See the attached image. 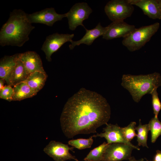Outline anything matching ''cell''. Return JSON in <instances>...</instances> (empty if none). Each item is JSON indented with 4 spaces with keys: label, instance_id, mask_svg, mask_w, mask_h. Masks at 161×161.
<instances>
[{
    "label": "cell",
    "instance_id": "cell-28",
    "mask_svg": "<svg viewBox=\"0 0 161 161\" xmlns=\"http://www.w3.org/2000/svg\"><path fill=\"white\" fill-rule=\"evenodd\" d=\"M5 81L3 79H0V91L4 87V84Z\"/></svg>",
    "mask_w": 161,
    "mask_h": 161
},
{
    "label": "cell",
    "instance_id": "cell-16",
    "mask_svg": "<svg viewBox=\"0 0 161 161\" xmlns=\"http://www.w3.org/2000/svg\"><path fill=\"white\" fill-rule=\"evenodd\" d=\"M20 53L11 56H5L0 61V78L10 85L9 79Z\"/></svg>",
    "mask_w": 161,
    "mask_h": 161
},
{
    "label": "cell",
    "instance_id": "cell-9",
    "mask_svg": "<svg viewBox=\"0 0 161 161\" xmlns=\"http://www.w3.org/2000/svg\"><path fill=\"white\" fill-rule=\"evenodd\" d=\"M106 126L103 128V132L97 133L91 137H104L107 140L108 144L120 143L130 145L134 149L140 150V148L133 145L128 141L124 136L122 129L117 124H107Z\"/></svg>",
    "mask_w": 161,
    "mask_h": 161
},
{
    "label": "cell",
    "instance_id": "cell-18",
    "mask_svg": "<svg viewBox=\"0 0 161 161\" xmlns=\"http://www.w3.org/2000/svg\"><path fill=\"white\" fill-rule=\"evenodd\" d=\"M47 77L46 72L36 71L30 74L24 81L37 93L44 86Z\"/></svg>",
    "mask_w": 161,
    "mask_h": 161
},
{
    "label": "cell",
    "instance_id": "cell-20",
    "mask_svg": "<svg viewBox=\"0 0 161 161\" xmlns=\"http://www.w3.org/2000/svg\"><path fill=\"white\" fill-rule=\"evenodd\" d=\"M135 130L137 131L136 137L138 145L148 148L147 144L148 134L150 131L148 124L142 125L140 119L139 125L135 127Z\"/></svg>",
    "mask_w": 161,
    "mask_h": 161
},
{
    "label": "cell",
    "instance_id": "cell-30",
    "mask_svg": "<svg viewBox=\"0 0 161 161\" xmlns=\"http://www.w3.org/2000/svg\"><path fill=\"white\" fill-rule=\"evenodd\" d=\"M157 1L161 12V0H157Z\"/></svg>",
    "mask_w": 161,
    "mask_h": 161
},
{
    "label": "cell",
    "instance_id": "cell-2",
    "mask_svg": "<svg viewBox=\"0 0 161 161\" xmlns=\"http://www.w3.org/2000/svg\"><path fill=\"white\" fill-rule=\"evenodd\" d=\"M27 13L21 9H14L1 27L0 45L21 47L28 41L31 32L35 28L29 21Z\"/></svg>",
    "mask_w": 161,
    "mask_h": 161
},
{
    "label": "cell",
    "instance_id": "cell-6",
    "mask_svg": "<svg viewBox=\"0 0 161 161\" xmlns=\"http://www.w3.org/2000/svg\"><path fill=\"white\" fill-rule=\"evenodd\" d=\"M92 11L91 8L86 2L75 4L66 13L69 29L74 30L79 25L83 26L85 29L86 28L83 24V21L88 18Z\"/></svg>",
    "mask_w": 161,
    "mask_h": 161
},
{
    "label": "cell",
    "instance_id": "cell-32",
    "mask_svg": "<svg viewBox=\"0 0 161 161\" xmlns=\"http://www.w3.org/2000/svg\"><path fill=\"white\" fill-rule=\"evenodd\" d=\"M146 161H148L147 160H146Z\"/></svg>",
    "mask_w": 161,
    "mask_h": 161
},
{
    "label": "cell",
    "instance_id": "cell-3",
    "mask_svg": "<svg viewBox=\"0 0 161 161\" xmlns=\"http://www.w3.org/2000/svg\"><path fill=\"white\" fill-rule=\"evenodd\" d=\"M121 80V86L129 91L136 103L139 102L144 95L151 94L161 86V76L156 72L145 75L124 74Z\"/></svg>",
    "mask_w": 161,
    "mask_h": 161
},
{
    "label": "cell",
    "instance_id": "cell-17",
    "mask_svg": "<svg viewBox=\"0 0 161 161\" xmlns=\"http://www.w3.org/2000/svg\"><path fill=\"white\" fill-rule=\"evenodd\" d=\"M29 75L20 59V53L10 78V85L14 86L21 82L24 81Z\"/></svg>",
    "mask_w": 161,
    "mask_h": 161
},
{
    "label": "cell",
    "instance_id": "cell-31",
    "mask_svg": "<svg viewBox=\"0 0 161 161\" xmlns=\"http://www.w3.org/2000/svg\"><path fill=\"white\" fill-rule=\"evenodd\" d=\"M78 161H79L78 160ZM83 161H89L83 160Z\"/></svg>",
    "mask_w": 161,
    "mask_h": 161
},
{
    "label": "cell",
    "instance_id": "cell-13",
    "mask_svg": "<svg viewBox=\"0 0 161 161\" xmlns=\"http://www.w3.org/2000/svg\"><path fill=\"white\" fill-rule=\"evenodd\" d=\"M20 58L29 74L36 71L45 72L41 59L35 52L27 51L20 53Z\"/></svg>",
    "mask_w": 161,
    "mask_h": 161
},
{
    "label": "cell",
    "instance_id": "cell-25",
    "mask_svg": "<svg viewBox=\"0 0 161 161\" xmlns=\"http://www.w3.org/2000/svg\"><path fill=\"white\" fill-rule=\"evenodd\" d=\"M150 94L152 96V105L154 117L158 118V114L161 109V103L158 97L157 89H154Z\"/></svg>",
    "mask_w": 161,
    "mask_h": 161
},
{
    "label": "cell",
    "instance_id": "cell-8",
    "mask_svg": "<svg viewBox=\"0 0 161 161\" xmlns=\"http://www.w3.org/2000/svg\"><path fill=\"white\" fill-rule=\"evenodd\" d=\"M74 147H69L60 142L54 140L50 141L44 148L43 151L47 155L55 161H66L73 160L75 161L78 160L69 152V151H73Z\"/></svg>",
    "mask_w": 161,
    "mask_h": 161
},
{
    "label": "cell",
    "instance_id": "cell-23",
    "mask_svg": "<svg viewBox=\"0 0 161 161\" xmlns=\"http://www.w3.org/2000/svg\"><path fill=\"white\" fill-rule=\"evenodd\" d=\"M93 142V138L90 137L87 139L80 138L70 140L68 142V144L78 149L82 150L90 148Z\"/></svg>",
    "mask_w": 161,
    "mask_h": 161
},
{
    "label": "cell",
    "instance_id": "cell-7",
    "mask_svg": "<svg viewBox=\"0 0 161 161\" xmlns=\"http://www.w3.org/2000/svg\"><path fill=\"white\" fill-rule=\"evenodd\" d=\"M74 34H63L55 33L49 35L46 38L41 49L45 53L46 58L49 62L52 61L51 56L61 46L67 42H71Z\"/></svg>",
    "mask_w": 161,
    "mask_h": 161
},
{
    "label": "cell",
    "instance_id": "cell-29",
    "mask_svg": "<svg viewBox=\"0 0 161 161\" xmlns=\"http://www.w3.org/2000/svg\"><path fill=\"white\" fill-rule=\"evenodd\" d=\"M129 161H144L143 158H142L139 160H136L134 157H132L129 160Z\"/></svg>",
    "mask_w": 161,
    "mask_h": 161
},
{
    "label": "cell",
    "instance_id": "cell-19",
    "mask_svg": "<svg viewBox=\"0 0 161 161\" xmlns=\"http://www.w3.org/2000/svg\"><path fill=\"white\" fill-rule=\"evenodd\" d=\"M13 89V101H20L32 97L37 94L24 81L14 86Z\"/></svg>",
    "mask_w": 161,
    "mask_h": 161
},
{
    "label": "cell",
    "instance_id": "cell-11",
    "mask_svg": "<svg viewBox=\"0 0 161 161\" xmlns=\"http://www.w3.org/2000/svg\"><path fill=\"white\" fill-rule=\"evenodd\" d=\"M27 16L31 24L40 23L52 26L56 22L66 17V14H58L54 8L51 7L46 8L31 14H27Z\"/></svg>",
    "mask_w": 161,
    "mask_h": 161
},
{
    "label": "cell",
    "instance_id": "cell-10",
    "mask_svg": "<svg viewBox=\"0 0 161 161\" xmlns=\"http://www.w3.org/2000/svg\"><path fill=\"white\" fill-rule=\"evenodd\" d=\"M134 148L128 145L120 143L109 144L102 161H122L129 160Z\"/></svg>",
    "mask_w": 161,
    "mask_h": 161
},
{
    "label": "cell",
    "instance_id": "cell-14",
    "mask_svg": "<svg viewBox=\"0 0 161 161\" xmlns=\"http://www.w3.org/2000/svg\"><path fill=\"white\" fill-rule=\"evenodd\" d=\"M132 5L139 7L149 18L161 19V12L157 0H128Z\"/></svg>",
    "mask_w": 161,
    "mask_h": 161
},
{
    "label": "cell",
    "instance_id": "cell-4",
    "mask_svg": "<svg viewBox=\"0 0 161 161\" xmlns=\"http://www.w3.org/2000/svg\"><path fill=\"white\" fill-rule=\"evenodd\" d=\"M160 24H153L135 28L123 38L122 43L130 52L139 50L151 39L159 29Z\"/></svg>",
    "mask_w": 161,
    "mask_h": 161
},
{
    "label": "cell",
    "instance_id": "cell-12",
    "mask_svg": "<svg viewBox=\"0 0 161 161\" xmlns=\"http://www.w3.org/2000/svg\"><path fill=\"white\" fill-rule=\"evenodd\" d=\"M107 27V30L103 38L107 40L127 36L135 28L134 25L128 24L124 21L112 22Z\"/></svg>",
    "mask_w": 161,
    "mask_h": 161
},
{
    "label": "cell",
    "instance_id": "cell-21",
    "mask_svg": "<svg viewBox=\"0 0 161 161\" xmlns=\"http://www.w3.org/2000/svg\"><path fill=\"white\" fill-rule=\"evenodd\" d=\"M109 144L104 142L92 150L84 159L89 161H102L104 154Z\"/></svg>",
    "mask_w": 161,
    "mask_h": 161
},
{
    "label": "cell",
    "instance_id": "cell-5",
    "mask_svg": "<svg viewBox=\"0 0 161 161\" xmlns=\"http://www.w3.org/2000/svg\"><path fill=\"white\" fill-rule=\"evenodd\" d=\"M134 9L133 5L128 0H112L104 8L106 14L112 22L124 21L131 16Z\"/></svg>",
    "mask_w": 161,
    "mask_h": 161
},
{
    "label": "cell",
    "instance_id": "cell-27",
    "mask_svg": "<svg viewBox=\"0 0 161 161\" xmlns=\"http://www.w3.org/2000/svg\"><path fill=\"white\" fill-rule=\"evenodd\" d=\"M153 158V161H161V151L157 150Z\"/></svg>",
    "mask_w": 161,
    "mask_h": 161
},
{
    "label": "cell",
    "instance_id": "cell-15",
    "mask_svg": "<svg viewBox=\"0 0 161 161\" xmlns=\"http://www.w3.org/2000/svg\"><path fill=\"white\" fill-rule=\"evenodd\" d=\"M86 34L80 40L76 41H72L69 45L70 49H72L76 46L83 44L88 45H90L93 43L94 41L101 36H103L107 30V27H102L100 23H99L94 28L91 30L85 29Z\"/></svg>",
    "mask_w": 161,
    "mask_h": 161
},
{
    "label": "cell",
    "instance_id": "cell-1",
    "mask_svg": "<svg viewBox=\"0 0 161 161\" xmlns=\"http://www.w3.org/2000/svg\"><path fill=\"white\" fill-rule=\"evenodd\" d=\"M111 114L110 105L105 97L82 88L64 105L60 119L61 127L68 138L96 133L98 128L108 124Z\"/></svg>",
    "mask_w": 161,
    "mask_h": 161
},
{
    "label": "cell",
    "instance_id": "cell-22",
    "mask_svg": "<svg viewBox=\"0 0 161 161\" xmlns=\"http://www.w3.org/2000/svg\"><path fill=\"white\" fill-rule=\"evenodd\" d=\"M151 134V141L154 143L158 138L161 135V122L158 118L153 117L148 123Z\"/></svg>",
    "mask_w": 161,
    "mask_h": 161
},
{
    "label": "cell",
    "instance_id": "cell-26",
    "mask_svg": "<svg viewBox=\"0 0 161 161\" xmlns=\"http://www.w3.org/2000/svg\"><path fill=\"white\" fill-rule=\"evenodd\" d=\"M11 86L6 85L0 91V98L9 101H13V89Z\"/></svg>",
    "mask_w": 161,
    "mask_h": 161
},
{
    "label": "cell",
    "instance_id": "cell-24",
    "mask_svg": "<svg viewBox=\"0 0 161 161\" xmlns=\"http://www.w3.org/2000/svg\"><path fill=\"white\" fill-rule=\"evenodd\" d=\"M136 123L135 122H131L127 126L122 127L123 135L125 138L130 142L136 136L137 134L135 132V127Z\"/></svg>",
    "mask_w": 161,
    "mask_h": 161
}]
</instances>
